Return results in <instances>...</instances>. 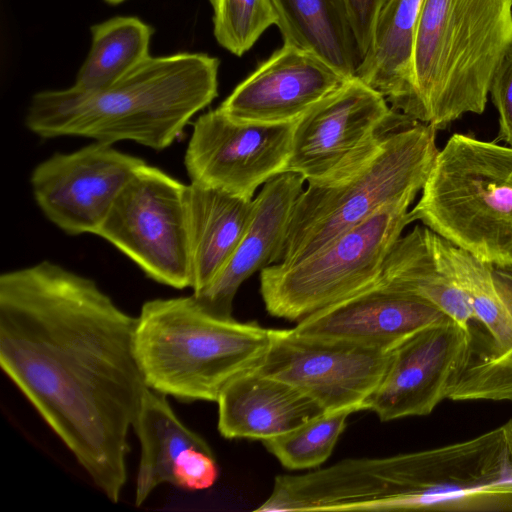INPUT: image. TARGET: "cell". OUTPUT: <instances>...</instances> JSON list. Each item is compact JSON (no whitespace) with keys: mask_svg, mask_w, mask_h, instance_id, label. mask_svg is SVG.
Instances as JSON below:
<instances>
[{"mask_svg":"<svg viewBox=\"0 0 512 512\" xmlns=\"http://www.w3.org/2000/svg\"><path fill=\"white\" fill-rule=\"evenodd\" d=\"M137 317L83 275L45 260L0 276V364L113 503L147 385Z\"/></svg>","mask_w":512,"mask_h":512,"instance_id":"obj_1","label":"cell"},{"mask_svg":"<svg viewBox=\"0 0 512 512\" xmlns=\"http://www.w3.org/2000/svg\"><path fill=\"white\" fill-rule=\"evenodd\" d=\"M219 60L204 53L148 56L111 85L36 93L26 126L43 138L81 136L169 147L218 95Z\"/></svg>","mask_w":512,"mask_h":512,"instance_id":"obj_2","label":"cell"},{"mask_svg":"<svg viewBox=\"0 0 512 512\" xmlns=\"http://www.w3.org/2000/svg\"><path fill=\"white\" fill-rule=\"evenodd\" d=\"M436 129L413 119L389 127L297 198L275 263L293 264L385 205L414 200L438 153Z\"/></svg>","mask_w":512,"mask_h":512,"instance_id":"obj_3","label":"cell"},{"mask_svg":"<svg viewBox=\"0 0 512 512\" xmlns=\"http://www.w3.org/2000/svg\"><path fill=\"white\" fill-rule=\"evenodd\" d=\"M511 44L512 0H424L405 115L438 130L465 113H483Z\"/></svg>","mask_w":512,"mask_h":512,"instance_id":"obj_4","label":"cell"},{"mask_svg":"<svg viewBox=\"0 0 512 512\" xmlns=\"http://www.w3.org/2000/svg\"><path fill=\"white\" fill-rule=\"evenodd\" d=\"M271 332L212 314L192 294L146 301L133 346L148 388L182 401L217 402L229 382L257 366Z\"/></svg>","mask_w":512,"mask_h":512,"instance_id":"obj_5","label":"cell"},{"mask_svg":"<svg viewBox=\"0 0 512 512\" xmlns=\"http://www.w3.org/2000/svg\"><path fill=\"white\" fill-rule=\"evenodd\" d=\"M411 222L493 266H512V146L453 134L438 151Z\"/></svg>","mask_w":512,"mask_h":512,"instance_id":"obj_6","label":"cell"},{"mask_svg":"<svg viewBox=\"0 0 512 512\" xmlns=\"http://www.w3.org/2000/svg\"><path fill=\"white\" fill-rule=\"evenodd\" d=\"M413 201L383 206L299 262L262 269L260 293L266 311L299 322L373 286L392 246L411 223Z\"/></svg>","mask_w":512,"mask_h":512,"instance_id":"obj_7","label":"cell"},{"mask_svg":"<svg viewBox=\"0 0 512 512\" xmlns=\"http://www.w3.org/2000/svg\"><path fill=\"white\" fill-rule=\"evenodd\" d=\"M432 243L474 316L467 356L448 399L512 402V266L483 262L435 232Z\"/></svg>","mask_w":512,"mask_h":512,"instance_id":"obj_8","label":"cell"},{"mask_svg":"<svg viewBox=\"0 0 512 512\" xmlns=\"http://www.w3.org/2000/svg\"><path fill=\"white\" fill-rule=\"evenodd\" d=\"M186 186L145 163L123 187L96 234L149 278L176 289L191 288Z\"/></svg>","mask_w":512,"mask_h":512,"instance_id":"obj_9","label":"cell"},{"mask_svg":"<svg viewBox=\"0 0 512 512\" xmlns=\"http://www.w3.org/2000/svg\"><path fill=\"white\" fill-rule=\"evenodd\" d=\"M392 349L302 336L293 328L272 329L254 369L295 387L325 412L353 413L365 409L385 375Z\"/></svg>","mask_w":512,"mask_h":512,"instance_id":"obj_10","label":"cell"},{"mask_svg":"<svg viewBox=\"0 0 512 512\" xmlns=\"http://www.w3.org/2000/svg\"><path fill=\"white\" fill-rule=\"evenodd\" d=\"M294 125L237 121L219 108L202 114L184 157L191 182L253 199L257 188L285 172Z\"/></svg>","mask_w":512,"mask_h":512,"instance_id":"obj_11","label":"cell"},{"mask_svg":"<svg viewBox=\"0 0 512 512\" xmlns=\"http://www.w3.org/2000/svg\"><path fill=\"white\" fill-rule=\"evenodd\" d=\"M146 162L94 142L39 163L30 178L43 214L69 235L97 234L117 196Z\"/></svg>","mask_w":512,"mask_h":512,"instance_id":"obj_12","label":"cell"},{"mask_svg":"<svg viewBox=\"0 0 512 512\" xmlns=\"http://www.w3.org/2000/svg\"><path fill=\"white\" fill-rule=\"evenodd\" d=\"M410 119L357 76L347 79L295 122L285 172L321 179L383 130Z\"/></svg>","mask_w":512,"mask_h":512,"instance_id":"obj_13","label":"cell"},{"mask_svg":"<svg viewBox=\"0 0 512 512\" xmlns=\"http://www.w3.org/2000/svg\"><path fill=\"white\" fill-rule=\"evenodd\" d=\"M469 340L468 332L448 316L415 331L393 347L385 375L364 410L383 422L429 415L448 399Z\"/></svg>","mask_w":512,"mask_h":512,"instance_id":"obj_14","label":"cell"},{"mask_svg":"<svg viewBox=\"0 0 512 512\" xmlns=\"http://www.w3.org/2000/svg\"><path fill=\"white\" fill-rule=\"evenodd\" d=\"M346 80L317 56L283 44L218 108L237 121L293 123Z\"/></svg>","mask_w":512,"mask_h":512,"instance_id":"obj_15","label":"cell"},{"mask_svg":"<svg viewBox=\"0 0 512 512\" xmlns=\"http://www.w3.org/2000/svg\"><path fill=\"white\" fill-rule=\"evenodd\" d=\"M445 317L440 309L416 295L374 284L307 316L293 330L302 336L391 349L415 331Z\"/></svg>","mask_w":512,"mask_h":512,"instance_id":"obj_16","label":"cell"},{"mask_svg":"<svg viewBox=\"0 0 512 512\" xmlns=\"http://www.w3.org/2000/svg\"><path fill=\"white\" fill-rule=\"evenodd\" d=\"M305 181L298 173L284 172L263 185L253 199L249 225L231 258L206 288L193 293L204 309L218 316L231 317L233 300L242 283L275 263Z\"/></svg>","mask_w":512,"mask_h":512,"instance_id":"obj_17","label":"cell"},{"mask_svg":"<svg viewBox=\"0 0 512 512\" xmlns=\"http://www.w3.org/2000/svg\"><path fill=\"white\" fill-rule=\"evenodd\" d=\"M217 404L218 431L227 439L264 441L325 412L295 387L255 369L229 382Z\"/></svg>","mask_w":512,"mask_h":512,"instance_id":"obj_18","label":"cell"},{"mask_svg":"<svg viewBox=\"0 0 512 512\" xmlns=\"http://www.w3.org/2000/svg\"><path fill=\"white\" fill-rule=\"evenodd\" d=\"M186 218L191 288H206L225 267L252 216L253 199L190 183L186 186Z\"/></svg>","mask_w":512,"mask_h":512,"instance_id":"obj_19","label":"cell"},{"mask_svg":"<svg viewBox=\"0 0 512 512\" xmlns=\"http://www.w3.org/2000/svg\"><path fill=\"white\" fill-rule=\"evenodd\" d=\"M431 233L428 227L416 225L401 235L386 256L375 284L395 288L430 302L468 332L474 321L470 303L440 263Z\"/></svg>","mask_w":512,"mask_h":512,"instance_id":"obj_20","label":"cell"},{"mask_svg":"<svg viewBox=\"0 0 512 512\" xmlns=\"http://www.w3.org/2000/svg\"><path fill=\"white\" fill-rule=\"evenodd\" d=\"M424 0H387L356 76L406 114L412 95V51Z\"/></svg>","mask_w":512,"mask_h":512,"instance_id":"obj_21","label":"cell"},{"mask_svg":"<svg viewBox=\"0 0 512 512\" xmlns=\"http://www.w3.org/2000/svg\"><path fill=\"white\" fill-rule=\"evenodd\" d=\"M284 43L309 52L349 79L362 63L343 0H271Z\"/></svg>","mask_w":512,"mask_h":512,"instance_id":"obj_22","label":"cell"},{"mask_svg":"<svg viewBox=\"0 0 512 512\" xmlns=\"http://www.w3.org/2000/svg\"><path fill=\"white\" fill-rule=\"evenodd\" d=\"M166 395L145 391L133 429L141 444L135 504L141 506L160 484L173 485V465L189 447L213 453L207 442L185 426L172 410Z\"/></svg>","mask_w":512,"mask_h":512,"instance_id":"obj_23","label":"cell"},{"mask_svg":"<svg viewBox=\"0 0 512 512\" xmlns=\"http://www.w3.org/2000/svg\"><path fill=\"white\" fill-rule=\"evenodd\" d=\"M92 44L74 87L105 88L149 55L153 29L140 19L117 16L91 27Z\"/></svg>","mask_w":512,"mask_h":512,"instance_id":"obj_24","label":"cell"},{"mask_svg":"<svg viewBox=\"0 0 512 512\" xmlns=\"http://www.w3.org/2000/svg\"><path fill=\"white\" fill-rule=\"evenodd\" d=\"M352 412H324L302 425L262 441L266 449L289 470L315 468L324 463L346 428Z\"/></svg>","mask_w":512,"mask_h":512,"instance_id":"obj_25","label":"cell"},{"mask_svg":"<svg viewBox=\"0 0 512 512\" xmlns=\"http://www.w3.org/2000/svg\"><path fill=\"white\" fill-rule=\"evenodd\" d=\"M213 33L224 49L236 56L250 50L277 18L271 0H209Z\"/></svg>","mask_w":512,"mask_h":512,"instance_id":"obj_26","label":"cell"},{"mask_svg":"<svg viewBox=\"0 0 512 512\" xmlns=\"http://www.w3.org/2000/svg\"><path fill=\"white\" fill-rule=\"evenodd\" d=\"M218 467L213 453L189 447L173 465V485L186 490L210 488L217 480Z\"/></svg>","mask_w":512,"mask_h":512,"instance_id":"obj_27","label":"cell"},{"mask_svg":"<svg viewBox=\"0 0 512 512\" xmlns=\"http://www.w3.org/2000/svg\"><path fill=\"white\" fill-rule=\"evenodd\" d=\"M489 93L499 114V135L512 146V44L492 77Z\"/></svg>","mask_w":512,"mask_h":512,"instance_id":"obj_28","label":"cell"},{"mask_svg":"<svg viewBox=\"0 0 512 512\" xmlns=\"http://www.w3.org/2000/svg\"><path fill=\"white\" fill-rule=\"evenodd\" d=\"M362 58L373 41L380 12L387 0H343Z\"/></svg>","mask_w":512,"mask_h":512,"instance_id":"obj_29","label":"cell"},{"mask_svg":"<svg viewBox=\"0 0 512 512\" xmlns=\"http://www.w3.org/2000/svg\"><path fill=\"white\" fill-rule=\"evenodd\" d=\"M105 2L109 3V4H112V5H116V4H119L125 0H104Z\"/></svg>","mask_w":512,"mask_h":512,"instance_id":"obj_30","label":"cell"}]
</instances>
